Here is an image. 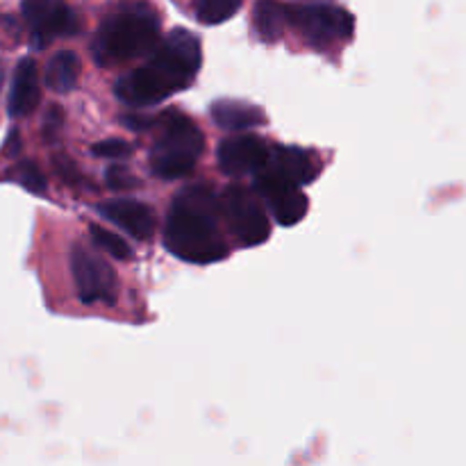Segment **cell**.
I'll return each mask as SVG.
<instances>
[{"mask_svg":"<svg viewBox=\"0 0 466 466\" xmlns=\"http://www.w3.org/2000/svg\"><path fill=\"white\" fill-rule=\"evenodd\" d=\"M218 167L226 176H255L268 162V146L255 135L223 139L218 146Z\"/></svg>","mask_w":466,"mask_h":466,"instance_id":"10","label":"cell"},{"mask_svg":"<svg viewBox=\"0 0 466 466\" xmlns=\"http://www.w3.org/2000/svg\"><path fill=\"white\" fill-rule=\"evenodd\" d=\"M255 30L264 41H278L287 25V7L278 0H258L253 12Z\"/></svg>","mask_w":466,"mask_h":466,"instance_id":"16","label":"cell"},{"mask_svg":"<svg viewBox=\"0 0 466 466\" xmlns=\"http://www.w3.org/2000/svg\"><path fill=\"white\" fill-rule=\"evenodd\" d=\"M14 180L25 187L32 194H46V177L35 162H18L12 171Z\"/></svg>","mask_w":466,"mask_h":466,"instance_id":"19","label":"cell"},{"mask_svg":"<svg viewBox=\"0 0 466 466\" xmlns=\"http://www.w3.org/2000/svg\"><path fill=\"white\" fill-rule=\"evenodd\" d=\"M39 100H41L39 68H36L35 59L25 57L18 62L16 71H14L7 109L14 118H21V116H27L30 112H35Z\"/></svg>","mask_w":466,"mask_h":466,"instance_id":"12","label":"cell"},{"mask_svg":"<svg viewBox=\"0 0 466 466\" xmlns=\"http://www.w3.org/2000/svg\"><path fill=\"white\" fill-rule=\"evenodd\" d=\"M244 0H198L196 5V16L205 25H217V23L228 21L239 12Z\"/></svg>","mask_w":466,"mask_h":466,"instance_id":"17","label":"cell"},{"mask_svg":"<svg viewBox=\"0 0 466 466\" xmlns=\"http://www.w3.org/2000/svg\"><path fill=\"white\" fill-rule=\"evenodd\" d=\"M221 205L209 187H189L176 196L164 226V246L191 264L226 259L230 248L218 232Z\"/></svg>","mask_w":466,"mask_h":466,"instance_id":"2","label":"cell"},{"mask_svg":"<svg viewBox=\"0 0 466 466\" xmlns=\"http://www.w3.org/2000/svg\"><path fill=\"white\" fill-rule=\"evenodd\" d=\"M255 191L262 196L276 221L282 226H296L308 214L309 203L305 194H300V185L278 173L268 162L255 173Z\"/></svg>","mask_w":466,"mask_h":466,"instance_id":"8","label":"cell"},{"mask_svg":"<svg viewBox=\"0 0 466 466\" xmlns=\"http://www.w3.org/2000/svg\"><path fill=\"white\" fill-rule=\"evenodd\" d=\"M91 150H94L96 157H107V159H121V157H127V155L132 153L130 144H126V141H121V139L100 141V144H96Z\"/></svg>","mask_w":466,"mask_h":466,"instance_id":"21","label":"cell"},{"mask_svg":"<svg viewBox=\"0 0 466 466\" xmlns=\"http://www.w3.org/2000/svg\"><path fill=\"white\" fill-rule=\"evenodd\" d=\"M21 9L39 48L48 46L57 36L76 35L80 25L76 12L64 0H23Z\"/></svg>","mask_w":466,"mask_h":466,"instance_id":"9","label":"cell"},{"mask_svg":"<svg viewBox=\"0 0 466 466\" xmlns=\"http://www.w3.org/2000/svg\"><path fill=\"white\" fill-rule=\"evenodd\" d=\"M62 121H64L62 107H50L48 114H46V123H44L46 139L53 141L55 137H57V130L62 127Z\"/></svg>","mask_w":466,"mask_h":466,"instance_id":"22","label":"cell"},{"mask_svg":"<svg viewBox=\"0 0 466 466\" xmlns=\"http://www.w3.org/2000/svg\"><path fill=\"white\" fill-rule=\"evenodd\" d=\"M98 214L135 239H150L155 228H157L153 209L132 198H114L98 203Z\"/></svg>","mask_w":466,"mask_h":466,"instance_id":"11","label":"cell"},{"mask_svg":"<svg viewBox=\"0 0 466 466\" xmlns=\"http://www.w3.org/2000/svg\"><path fill=\"white\" fill-rule=\"evenodd\" d=\"M218 205H221V217L226 218L241 244L258 246L268 239L271 235L268 217L253 191L244 189V187H228L218 198Z\"/></svg>","mask_w":466,"mask_h":466,"instance_id":"5","label":"cell"},{"mask_svg":"<svg viewBox=\"0 0 466 466\" xmlns=\"http://www.w3.org/2000/svg\"><path fill=\"white\" fill-rule=\"evenodd\" d=\"M80 66V59L73 50H59L50 57L48 68H46V85L57 94H68L71 89H76Z\"/></svg>","mask_w":466,"mask_h":466,"instance_id":"15","label":"cell"},{"mask_svg":"<svg viewBox=\"0 0 466 466\" xmlns=\"http://www.w3.org/2000/svg\"><path fill=\"white\" fill-rule=\"evenodd\" d=\"M159 139L150 150V171L164 180H176L194 171L205 148L203 132L180 112H167L157 118Z\"/></svg>","mask_w":466,"mask_h":466,"instance_id":"4","label":"cell"},{"mask_svg":"<svg viewBox=\"0 0 466 466\" xmlns=\"http://www.w3.org/2000/svg\"><path fill=\"white\" fill-rule=\"evenodd\" d=\"M287 23L314 46H328L353 35V16L335 5H291L287 7Z\"/></svg>","mask_w":466,"mask_h":466,"instance_id":"6","label":"cell"},{"mask_svg":"<svg viewBox=\"0 0 466 466\" xmlns=\"http://www.w3.org/2000/svg\"><path fill=\"white\" fill-rule=\"evenodd\" d=\"M268 164L300 187L317 177V164H314L312 155L305 153L303 148H294V146H276L273 153H268Z\"/></svg>","mask_w":466,"mask_h":466,"instance_id":"13","label":"cell"},{"mask_svg":"<svg viewBox=\"0 0 466 466\" xmlns=\"http://www.w3.org/2000/svg\"><path fill=\"white\" fill-rule=\"evenodd\" d=\"M91 239L94 244L98 246L100 250H105L107 255L116 259H130L132 258V248L127 246V241L123 237L114 235L112 230H105L100 226H91Z\"/></svg>","mask_w":466,"mask_h":466,"instance_id":"18","label":"cell"},{"mask_svg":"<svg viewBox=\"0 0 466 466\" xmlns=\"http://www.w3.org/2000/svg\"><path fill=\"white\" fill-rule=\"evenodd\" d=\"M71 273L82 303L114 305V300H116V273L100 255L76 246L71 253Z\"/></svg>","mask_w":466,"mask_h":466,"instance_id":"7","label":"cell"},{"mask_svg":"<svg viewBox=\"0 0 466 466\" xmlns=\"http://www.w3.org/2000/svg\"><path fill=\"white\" fill-rule=\"evenodd\" d=\"M105 180H107V185L112 187L114 191H127V189H135V187L139 185L137 177L123 167H109L107 171H105Z\"/></svg>","mask_w":466,"mask_h":466,"instance_id":"20","label":"cell"},{"mask_svg":"<svg viewBox=\"0 0 466 466\" xmlns=\"http://www.w3.org/2000/svg\"><path fill=\"white\" fill-rule=\"evenodd\" d=\"M200 41L185 27L168 32L153 48L144 66L132 68L114 86L118 100L132 107H144L167 100L168 96L187 89L198 76Z\"/></svg>","mask_w":466,"mask_h":466,"instance_id":"1","label":"cell"},{"mask_svg":"<svg viewBox=\"0 0 466 466\" xmlns=\"http://www.w3.org/2000/svg\"><path fill=\"white\" fill-rule=\"evenodd\" d=\"M212 116L223 130L230 132L248 130L264 123L262 109L250 103H241V100H218L212 107Z\"/></svg>","mask_w":466,"mask_h":466,"instance_id":"14","label":"cell"},{"mask_svg":"<svg viewBox=\"0 0 466 466\" xmlns=\"http://www.w3.org/2000/svg\"><path fill=\"white\" fill-rule=\"evenodd\" d=\"M159 41V18L146 5H127L100 23L91 53L100 66H116L150 53Z\"/></svg>","mask_w":466,"mask_h":466,"instance_id":"3","label":"cell"}]
</instances>
